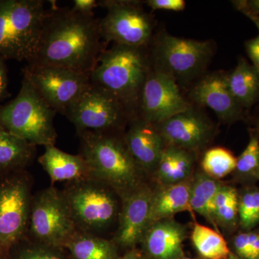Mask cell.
Instances as JSON below:
<instances>
[{"mask_svg":"<svg viewBox=\"0 0 259 259\" xmlns=\"http://www.w3.org/2000/svg\"><path fill=\"white\" fill-rule=\"evenodd\" d=\"M192 107L176 80L151 68L141 91L138 117L156 125Z\"/></svg>","mask_w":259,"mask_h":259,"instance_id":"obj_13","label":"cell"},{"mask_svg":"<svg viewBox=\"0 0 259 259\" xmlns=\"http://www.w3.org/2000/svg\"><path fill=\"white\" fill-rule=\"evenodd\" d=\"M259 168V139L258 135L250 134L249 143L237 158L236 170L241 175H253Z\"/></svg>","mask_w":259,"mask_h":259,"instance_id":"obj_31","label":"cell"},{"mask_svg":"<svg viewBox=\"0 0 259 259\" xmlns=\"http://www.w3.org/2000/svg\"><path fill=\"white\" fill-rule=\"evenodd\" d=\"M7 259H68L63 248L25 239L13 247Z\"/></svg>","mask_w":259,"mask_h":259,"instance_id":"obj_29","label":"cell"},{"mask_svg":"<svg viewBox=\"0 0 259 259\" xmlns=\"http://www.w3.org/2000/svg\"><path fill=\"white\" fill-rule=\"evenodd\" d=\"M119 259H141V255L135 248H133Z\"/></svg>","mask_w":259,"mask_h":259,"instance_id":"obj_40","label":"cell"},{"mask_svg":"<svg viewBox=\"0 0 259 259\" xmlns=\"http://www.w3.org/2000/svg\"><path fill=\"white\" fill-rule=\"evenodd\" d=\"M35 146L17 137L0 124V175L23 171L34 159Z\"/></svg>","mask_w":259,"mask_h":259,"instance_id":"obj_21","label":"cell"},{"mask_svg":"<svg viewBox=\"0 0 259 259\" xmlns=\"http://www.w3.org/2000/svg\"><path fill=\"white\" fill-rule=\"evenodd\" d=\"M233 5H235L237 10L241 11L243 15H245V16L248 17V18L253 22V23L255 24L256 28H258L259 31V16L258 15L254 14V13H251V12L249 11L248 9L245 8L243 5L241 4V2L240 1H235L233 2Z\"/></svg>","mask_w":259,"mask_h":259,"instance_id":"obj_38","label":"cell"},{"mask_svg":"<svg viewBox=\"0 0 259 259\" xmlns=\"http://www.w3.org/2000/svg\"><path fill=\"white\" fill-rule=\"evenodd\" d=\"M124 137L126 147L143 171H156L166 145L156 125L135 117Z\"/></svg>","mask_w":259,"mask_h":259,"instance_id":"obj_17","label":"cell"},{"mask_svg":"<svg viewBox=\"0 0 259 259\" xmlns=\"http://www.w3.org/2000/svg\"><path fill=\"white\" fill-rule=\"evenodd\" d=\"M227 79L232 95L242 108H250L259 101V72L244 58L238 60Z\"/></svg>","mask_w":259,"mask_h":259,"instance_id":"obj_22","label":"cell"},{"mask_svg":"<svg viewBox=\"0 0 259 259\" xmlns=\"http://www.w3.org/2000/svg\"><path fill=\"white\" fill-rule=\"evenodd\" d=\"M28 231L32 241L64 248L77 231L64 192L50 187L32 199Z\"/></svg>","mask_w":259,"mask_h":259,"instance_id":"obj_9","label":"cell"},{"mask_svg":"<svg viewBox=\"0 0 259 259\" xmlns=\"http://www.w3.org/2000/svg\"><path fill=\"white\" fill-rule=\"evenodd\" d=\"M191 182L161 185L152 192L149 226L161 220L172 218L179 212H192L190 205ZM149 227V226H148Z\"/></svg>","mask_w":259,"mask_h":259,"instance_id":"obj_20","label":"cell"},{"mask_svg":"<svg viewBox=\"0 0 259 259\" xmlns=\"http://www.w3.org/2000/svg\"><path fill=\"white\" fill-rule=\"evenodd\" d=\"M153 10H169L180 12L185 9L184 0H148L145 2Z\"/></svg>","mask_w":259,"mask_h":259,"instance_id":"obj_33","label":"cell"},{"mask_svg":"<svg viewBox=\"0 0 259 259\" xmlns=\"http://www.w3.org/2000/svg\"><path fill=\"white\" fill-rule=\"evenodd\" d=\"M99 20L52 3L28 64L66 68L90 76L107 49Z\"/></svg>","mask_w":259,"mask_h":259,"instance_id":"obj_1","label":"cell"},{"mask_svg":"<svg viewBox=\"0 0 259 259\" xmlns=\"http://www.w3.org/2000/svg\"><path fill=\"white\" fill-rule=\"evenodd\" d=\"M45 148V152L38 161L53 183L64 181L76 182L92 179L88 163L81 154H69L56 148L55 145Z\"/></svg>","mask_w":259,"mask_h":259,"instance_id":"obj_19","label":"cell"},{"mask_svg":"<svg viewBox=\"0 0 259 259\" xmlns=\"http://www.w3.org/2000/svg\"><path fill=\"white\" fill-rule=\"evenodd\" d=\"M146 49L114 44L102 52L90 76L92 83L122 102L131 120L138 117L141 91L151 68Z\"/></svg>","mask_w":259,"mask_h":259,"instance_id":"obj_2","label":"cell"},{"mask_svg":"<svg viewBox=\"0 0 259 259\" xmlns=\"http://www.w3.org/2000/svg\"><path fill=\"white\" fill-rule=\"evenodd\" d=\"M0 259H7V258L4 255L1 254V253H0Z\"/></svg>","mask_w":259,"mask_h":259,"instance_id":"obj_43","label":"cell"},{"mask_svg":"<svg viewBox=\"0 0 259 259\" xmlns=\"http://www.w3.org/2000/svg\"><path fill=\"white\" fill-rule=\"evenodd\" d=\"M81 153L92 179L105 184L121 197L141 186L143 170L121 140L112 132L84 131L79 134Z\"/></svg>","mask_w":259,"mask_h":259,"instance_id":"obj_3","label":"cell"},{"mask_svg":"<svg viewBox=\"0 0 259 259\" xmlns=\"http://www.w3.org/2000/svg\"><path fill=\"white\" fill-rule=\"evenodd\" d=\"M259 259V233L250 231V250L249 258Z\"/></svg>","mask_w":259,"mask_h":259,"instance_id":"obj_37","label":"cell"},{"mask_svg":"<svg viewBox=\"0 0 259 259\" xmlns=\"http://www.w3.org/2000/svg\"><path fill=\"white\" fill-rule=\"evenodd\" d=\"M254 175H255V177H257V178H258V180H259V168H258V170H257V171H255V173L254 174Z\"/></svg>","mask_w":259,"mask_h":259,"instance_id":"obj_42","label":"cell"},{"mask_svg":"<svg viewBox=\"0 0 259 259\" xmlns=\"http://www.w3.org/2000/svg\"><path fill=\"white\" fill-rule=\"evenodd\" d=\"M166 146L186 151L199 149L208 144L214 126L202 112L190 107L156 125Z\"/></svg>","mask_w":259,"mask_h":259,"instance_id":"obj_14","label":"cell"},{"mask_svg":"<svg viewBox=\"0 0 259 259\" xmlns=\"http://www.w3.org/2000/svg\"><path fill=\"white\" fill-rule=\"evenodd\" d=\"M191 238L194 248L204 259H228L231 254L222 235L209 227L195 223Z\"/></svg>","mask_w":259,"mask_h":259,"instance_id":"obj_26","label":"cell"},{"mask_svg":"<svg viewBox=\"0 0 259 259\" xmlns=\"http://www.w3.org/2000/svg\"><path fill=\"white\" fill-rule=\"evenodd\" d=\"M258 130H259V117H258Z\"/></svg>","mask_w":259,"mask_h":259,"instance_id":"obj_46","label":"cell"},{"mask_svg":"<svg viewBox=\"0 0 259 259\" xmlns=\"http://www.w3.org/2000/svg\"><path fill=\"white\" fill-rule=\"evenodd\" d=\"M64 194L76 229L94 234L105 231L119 216L112 189L90 179L72 182Z\"/></svg>","mask_w":259,"mask_h":259,"instance_id":"obj_7","label":"cell"},{"mask_svg":"<svg viewBox=\"0 0 259 259\" xmlns=\"http://www.w3.org/2000/svg\"><path fill=\"white\" fill-rule=\"evenodd\" d=\"M246 9L259 16V0H250V1H240Z\"/></svg>","mask_w":259,"mask_h":259,"instance_id":"obj_39","label":"cell"},{"mask_svg":"<svg viewBox=\"0 0 259 259\" xmlns=\"http://www.w3.org/2000/svg\"><path fill=\"white\" fill-rule=\"evenodd\" d=\"M233 247L237 256L242 259L249 258L250 250V231L239 233L233 239Z\"/></svg>","mask_w":259,"mask_h":259,"instance_id":"obj_32","label":"cell"},{"mask_svg":"<svg viewBox=\"0 0 259 259\" xmlns=\"http://www.w3.org/2000/svg\"><path fill=\"white\" fill-rule=\"evenodd\" d=\"M141 259H148V258H144V257L141 256Z\"/></svg>","mask_w":259,"mask_h":259,"instance_id":"obj_45","label":"cell"},{"mask_svg":"<svg viewBox=\"0 0 259 259\" xmlns=\"http://www.w3.org/2000/svg\"><path fill=\"white\" fill-rule=\"evenodd\" d=\"M228 74L214 72L205 75L191 90V100L215 112L221 120L233 122L244 117L245 110L233 97L228 85Z\"/></svg>","mask_w":259,"mask_h":259,"instance_id":"obj_16","label":"cell"},{"mask_svg":"<svg viewBox=\"0 0 259 259\" xmlns=\"http://www.w3.org/2000/svg\"><path fill=\"white\" fill-rule=\"evenodd\" d=\"M56 114L23 76L18 96L0 105V124L17 137L34 146L47 147L55 145L57 138L54 122Z\"/></svg>","mask_w":259,"mask_h":259,"instance_id":"obj_5","label":"cell"},{"mask_svg":"<svg viewBox=\"0 0 259 259\" xmlns=\"http://www.w3.org/2000/svg\"><path fill=\"white\" fill-rule=\"evenodd\" d=\"M193 167L194 158L190 151L166 146L155 172L161 185H175L189 181Z\"/></svg>","mask_w":259,"mask_h":259,"instance_id":"obj_23","label":"cell"},{"mask_svg":"<svg viewBox=\"0 0 259 259\" xmlns=\"http://www.w3.org/2000/svg\"><path fill=\"white\" fill-rule=\"evenodd\" d=\"M23 76L56 113L64 115L91 85L89 75L58 66L28 64Z\"/></svg>","mask_w":259,"mask_h":259,"instance_id":"obj_12","label":"cell"},{"mask_svg":"<svg viewBox=\"0 0 259 259\" xmlns=\"http://www.w3.org/2000/svg\"><path fill=\"white\" fill-rule=\"evenodd\" d=\"M152 191L145 185L122 196V208L114 243L123 248H134L141 241L149 226Z\"/></svg>","mask_w":259,"mask_h":259,"instance_id":"obj_15","label":"cell"},{"mask_svg":"<svg viewBox=\"0 0 259 259\" xmlns=\"http://www.w3.org/2000/svg\"><path fill=\"white\" fill-rule=\"evenodd\" d=\"M213 55L212 44L174 36L162 32L155 38L151 51V67L171 76L177 83L197 77Z\"/></svg>","mask_w":259,"mask_h":259,"instance_id":"obj_6","label":"cell"},{"mask_svg":"<svg viewBox=\"0 0 259 259\" xmlns=\"http://www.w3.org/2000/svg\"><path fill=\"white\" fill-rule=\"evenodd\" d=\"M98 6L96 0H75L71 9L81 15L94 16V10Z\"/></svg>","mask_w":259,"mask_h":259,"instance_id":"obj_34","label":"cell"},{"mask_svg":"<svg viewBox=\"0 0 259 259\" xmlns=\"http://www.w3.org/2000/svg\"><path fill=\"white\" fill-rule=\"evenodd\" d=\"M228 259H242L241 258H239V257L237 256L236 254H234V253H232L231 255H230L229 258Z\"/></svg>","mask_w":259,"mask_h":259,"instance_id":"obj_41","label":"cell"},{"mask_svg":"<svg viewBox=\"0 0 259 259\" xmlns=\"http://www.w3.org/2000/svg\"><path fill=\"white\" fill-rule=\"evenodd\" d=\"M213 217L217 226L231 229L238 220V194L236 189L221 185L214 200Z\"/></svg>","mask_w":259,"mask_h":259,"instance_id":"obj_27","label":"cell"},{"mask_svg":"<svg viewBox=\"0 0 259 259\" xmlns=\"http://www.w3.org/2000/svg\"><path fill=\"white\" fill-rule=\"evenodd\" d=\"M64 248L69 250L71 259H119L113 241L86 232L76 231Z\"/></svg>","mask_w":259,"mask_h":259,"instance_id":"obj_24","label":"cell"},{"mask_svg":"<svg viewBox=\"0 0 259 259\" xmlns=\"http://www.w3.org/2000/svg\"><path fill=\"white\" fill-rule=\"evenodd\" d=\"M99 6L107 10L100 23V33L105 44L134 48H146L153 36L154 21L141 2L103 0Z\"/></svg>","mask_w":259,"mask_h":259,"instance_id":"obj_10","label":"cell"},{"mask_svg":"<svg viewBox=\"0 0 259 259\" xmlns=\"http://www.w3.org/2000/svg\"><path fill=\"white\" fill-rule=\"evenodd\" d=\"M236 163L237 158L226 148H210L202 158V171L211 178L219 181L236 170Z\"/></svg>","mask_w":259,"mask_h":259,"instance_id":"obj_28","label":"cell"},{"mask_svg":"<svg viewBox=\"0 0 259 259\" xmlns=\"http://www.w3.org/2000/svg\"><path fill=\"white\" fill-rule=\"evenodd\" d=\"M5 61L0 57V101L10 96L8 91V69Z\"/></svg>","mask_w":259,"mask_h":259,"instance_id":"obj_36","label":"cell"},{"mask_svg":"<svg viewBox=\"0 0 259 259\" xmlns=\"http://www.w3.org/2000/svg\"><path fill=\"white\" fill-rule=\"evenodd\" d=\"M42 0H0V57L32 59L47 14Z\"/></svg>","mask_w":259,"mask_h":259,"instance_id":"obj_4","label":"cell"},{"mask_svg":"<svg viewBox=\"0 0 259 259\" xmlns=\"http://www.w3.org/2000/svg\"><path fill=\"white\" fill-rule=\"evenodd\" d=\"M245 47L248 57L253 62V66L259 72V35L247 40Z\"/></svg>","mask_w":259,"mask_h":259,"instance_id":"obj_35","label":"cell"},{"mask_svg":"<svg viewBox=\"0 0 259 259\" xmlns=\"http://www.w3.org/2000/svg\"><path fill=\"white\" fill-rule=\"evenodd\" d=\"M186 236L185 226L168 218L150 225L141 242L148 259H182Z\"/></svg>","mask_w":259,"mask_h":259,"instance_id":"obj_18","label":"cell"},{"mask_svg":"<svg viewBox=\"0 0 259 259\" xmlns=\"http://www.w3.org/2000/svg\"><path fill=\"white\" fill-rule=\"evenodd\" d=\"M238 220L245 231L259 224V190H248L238 196Z\"/></svg>","mask_w":259,"mask_h":259,"instance_id":"obj_30","label":"cell"},{"mask_svg":"<svg viewBox=\"0 0 259 259\" xmlns=\"http://www.w3.org/2000/svg\"><path fill=\"white\" fill-rule=\"evenodd\" d=\"M31 203L30 180L24 170L0 180V253L6 258L25 239Z\"/></svg>","mask_w":259,"mask_h":259,"instance_id":"obj_8","label":"cell"},{"mask_svg":"<svg viewBox=\"0 0 259 259\" xmlns=\"http://www.w3.org/2000/svg\"><path fill=\"white\" fill-rule=\"evenodd\" d=\"M65 116L72 122L78 134L84 131L112 132L122 128L131 120L117 97L92 83Z\"/></svg>","mask_w":259,"mask_h":259,"instance_id":"obj_11","label":"cell"},{"mask_svg":"<svg viewBox=\"0 0 259 259\" xmlns=\"http://www.w3.org/2000/svg\"><path fill=\"white\" fill-rule=\"evenodd\" d=\"M182 259H195V258H187V257H183Z\"/></svg>","mask_w":259,"mask_h":259,"instance_id":"obj_44","label":"cell"},{"mask_svg":"<svg viewBox=\"0 0 259 259\" xmlns=\"http://www.w3.org/2000/svg\"><path fill=\"white\" fill-rule=\"evenodd\" d=\"M222 184L211 178L203 171L198 172L191 182L190 205L191 209L200 214L218 231L213 217L214 200Z\"/></svg>","mask_w":259,"mask_h":259,"instance_id":"obj_25","label":"cell"}]
</instances>
